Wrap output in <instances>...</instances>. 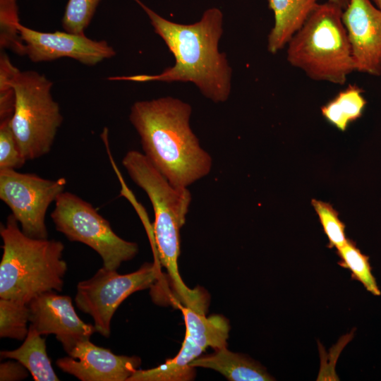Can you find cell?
<instances>
[{"label": "cell", "mask_w": 381, "mask_h": 381, "mask_svg": "<svg viewBox=\"0 0 381 381\" xmlns=\"http://www.w3.org/2000/svg\"><path fill=\"white\" fill-rule=\"evenodd\" d=\"M186 325V334L205 350L207 347L214 350L226 347L229 337V320L221 315L206 317L190 308L181 306Z\"/></svg>", "instance_id": "obj_18"}, {"label": "cell", "mask_w": 381, "mask_h": 381, "mask_svg": "<svg viewBox=\"0 0 381 381\" xmlns=\"http://www.w3.org/2000/svg\"><path fill=\"white\" fill-rule=\"evenodd\" d=\"M205 350L185 334L181 350L173 358L147 370H137L128 381H190L195 379V368L190 363Z\"/></svg>", "instance_id": "obj_16"}, {"label": "cell", "mask_w": 381, "mask_h": 381, "mask_svg": "<svg viewBox=\"0 0 381 381\" xmlns=\"http://www.w3.org/2000/svg\"><path fill=\"white\" fill-rule=\"evenodd\" d=\"M312 205L328 238V247L337 249L342 247L348 239L345 234V225L339 219V213L327 202L312 200Z\"/></svg>", "instance_id": "obj_24"}, {"label": "cell", "mask_w": 381, "mask_h": 381, "mask_svg": "<svg viewBox=\"0 0 381 381\" xmlns=\"http://www.w3.org/2000/svg\"><path fill=\"white\" fill-rule=\"evenodd\" d=\"M159 275V266L155 262L145 263L126 274L102 267L77 284L75 305L92 317L96 331L108 338L111 318L119 305L134 292L150 287Z\"/></svg>", "instance_id": "obj_8"}, {"label": "cell", "mask_w": 381, "mask_h": 381, "mask_svg": "<svg viewBox=\"0 0 381 381\" xmlns=\"http://www.w3.org/2000/svg\"><path fill=\"white\" fill-rule=\"evenodd\" d=\"M342 21L351 45L355 71L381 75V9L370 0H349Z\"/></svg>", "instance_id": "obj_12"}, {"label": "cell", "mask_w": 381, "mask_h": 381, "mask_svg": "<svg viewBox=\"0 0 381 381\" xmlns=\"http://www.w3.org/2000/svg\"><path fill=\"white\" fill-rule=\"evenodd\" d=\"M28 369L19 361H8L0 365V380H22L28 377Z\"/></svg>", "instance_id": "obj_27"}, {"label": "cell", "mask_w": 381, "mask_h": 381, "mask_svg": "<svg viewBox=\"0 0 381 381\" xmlns=\"http://www.w3.org/2000/svg\"><path fill=\"white\" fill-rule=\"evenodd\" d=\"M28 306L30 325L41 335H55L68 355L97 332L94 325L78 317L68 296L47 291L35 296Z\"/></svg>", "instance_id": "obj_11"}, {"label": "cell", "mask_w": 381, "mask_h": 381, "mask_svg": "<svg viewBox=\"0 0 381 381\" xmlns=\"http://www.w3.org/2000/svg\"><path fill=\"white\" fill-rule=\"evenodd\" d=\"M56 365L82 381H128L141 364L139 357L116 355L90 339L78 344Z\"/></svg>", "instance_id": "obj_13"}, {"label": "cell", "mask_w": 381, "mask_h": 381, "mask_svg": "<svg viewBox=\"0 0 381 381\" xmlns=\"http://www.w3.org/2000/svg\"><path fill=\"white\" fill-rule=\"evenodd\" d=\"M52 85L44 75L35 71L18 69L13 77L11 128L27 161L49 152L62 123L60 107L51 94Z\"/></svg>", "instance_id": "obj_6"}, {"label": "cell", "mask_w": 381, "mask_h": 381, "mask_svg": "<svg viewBox=\"0 0 381 381\" xmlns=\"http://www.w3.org/2000/svg\"><path fill=\"white\" fill-rule=\"evenodd\" d=\"M0 234V298L28 304L42 293L62 291L67 271L62 242L27 236L12 214L1 225Z\"/></svg>", "instance_id": "obj_3"}, {"label": "cell", "mask_w": 381, "mask_h": 381, "mask_svg": "<svg viewBox=\"0 0 381 381\" xmlns=\"http://www.w3.org/2000/svg\"><path fill=\"white\" fill-rule=\"evenodd\" d=\"M30 308L28 303L0 298V337L24 340L28 333Z\"/></svg>", "instance_id": "obj_21"}, {"label": "cell", "mask_w": 381, "mask_h": 381, "mask_svg": "<svg viewBox=\"0 0 381 381\" xmlns=\"http://www.w3.org/2000/svg\"><path fill=\"white\" fill-rule=\"evenodd\" d=\"M340 258L338 264L351 272V278L361 282L366 290L374 296H380L381 292L372 274V268L368 256L364 255L351 240L337 249Z\"/></svg>", "instance_id": "obj_20"}, {"label": "cell", "mask_w": 381, "mask_h": 381, "mask_svg": "<svg viewBox=\"0 0 381 381\" xmlns=\"http://www.w3.org/2000/svg\"><path fill=\"white\" fill-rule=\"evenodd\" d=\"M54 202L51 218L56 230L69 241L95 250L104 267L116 270L137 255L138 244L119 237L90 203L67 191L61 193Z\"/></svg>", "instance_id": "obj_7"}, {"label": "cell", "mask_w": 381, "mask_h": 381, "mask_svg": "<svg viewBox=\"0 0 381 381\" xmlns=\"http://www.w3.org/2000/svg\"><path fill=\"white\" fill-rule=\"evenodd\" d=\"M11 120L0 122V169H17L27 162L13 132Z\"/></svg>", "instance_id": "obj_26"}, {"label": "cell", "mask_w": 381, "mask_h": 381, "mask_svg": "<svg viewBox=\"0 0 381 381\" xmlns=\"http://www.w3.org/2000/svg\"><path fill=\"white\" fill-rule=\"evenodd\" d=\"M191 112L188 103L165 97L135 102L129 115L144 155L178 188L206 176L212 166L190 126Z\"/></svg>", "instance_id": "obj_2"}, {"label": "cell", "mask_w": 381, "mask_h": 381, "mask_svg": "<svg viewBox=\"0 0 381 381\" xmlns=\"http://www.w3.org/2000/svg\"><path fill=\"white\" fill-rule=\"evenodd\" d=\"M148 16L155 32L175 57V64L157 75L112 76L109 80L133 82H191L214 102H224L231 92V69L218 44L222 34L223 13L207 9L193 24L176 23L162 17L140 0H134Z\"/></svg>", "instance_id": "obj_1"}, {"label": "cell", "mask_w": 381, "mask_h": 381, "mask_svg": "<svg viewBox=\"0 0 381 381\" xmlns=\"http://www.w3.org/2000/svg\"><path fill=\"white\" fill-rule=\"evenodd\" d=\"M328 1L336 4L344 10L349 4V0H327Z\"/></svg>", "instance_id": "obj_28"}, {"label": "cell", "mask_w": 381, "mask_h": 381, "mask_svg": "<svg viewBox=\"0 0 381 381\" xmlns=\"http://www.w3.org/2000/svg\"><path fill=\"white\" fill-rule=\"evenodd\" d=\"M66 179L42 178L16 169H0V199L27 236L47 238L45 216L49 205L64 191Z\"/></svg>", "instance_id": "obj_9"}, {"label": "cell", "mask_w": 381, "mask_h": 381, "mask_svg": "<svg viewBox=\"0 0 381 381\" xmlns=\"http://www.w3.org/2000/svg\"><path fill=\"white\" fill-rule=\"evenodd\" d=\"M20 23L16 0H0V47L25 55V46L18 25Z\"/></svg>", "instance_id": "obj_22"}, {"label": "cell", "mask_w": 381, "mask_h": 381, "mask_svg": "<svg viewBox=\"0 0 381 381\" xmlns=\"http://www.w3.org/2000/svg\"><path fill=\"white\" fill-rule=\"evenodd\" d=\"M18 29L25 46V55L33 62L68 57L84 65L95 66L116 54L106 41L93 40L85 34L66 31L44 32L25 27L20 23Z\"/></svg>", "instance_id": "obj_10"}, {"label": "cell", "mask_w": 381, "mask_h": 381, "mask_svg": "<svg viewBox=\"0 0 381 381\" xmlns=\"http://www.w3.org/2000/svg\"><path fill=\"white\" fill-rule=\"evenodd\" d=\"M342 12L328 1L319 4L286 44L288 62L314 80L344 85L355 71Z\"/></svg>", "instance_id": "obj_4"}, {"label": "cell", "mask_w": 381, "mask_h": 381, "mask_svg": "<svg viewBox=\"0 0 381 381\" xmlns=\"http://www.w3.org/2000/svg\"><path fill=\"white\" fill-rule=\"evenodd\" d=\"M274 24L267 40V49L276 54L283 49L316 8L318 0H267Z\"/></svg>", "instance_id": "obj_14"}, {"label": "cell", "mask_w": 381, "mask_h": 381, "mask_svg": "<svg viewBox=\"0 0 381 381\" xmlns=\"http://www.w3.org/2000/svg\"><path fill=\"white\" fill-rule=\"evenodd\" d=\"M31 325L22 345L14 350L1 351V357L19 361L35 381H59L47 353L45 339Z\"/></svg>", "instance_id": "obj_17"}, {"label": "cell", "mask_w": 381, "mask_h": 381, "mask_svg": "<svg viewBox=\"0 0 381 381\" xmlns=\"http://www.w3.org/2000/svg\"><path fill=\"white\" fill-rule=\"evenodd\" d=\"M365 104L362 89L350 85L324 105L321 112L329 123L344 131L350 123L362 116Z\"/></svg>", "instance_id": "obj_19"}, {"label": "cell", "mask_w": 381, "mask_h": 381, "mask_svg": "<svg viewBox=\"0 0 381 381\" xmlns=\"http://www.w3.org/2000/svg\"><path fill=\"white\" fill-rule=\"evenodd\" d=\"M194 368L212 369L230 381H271L274 380L258 362L248 356L234 353L226 346L214 352L200 356L190 363Z\"/></svg>", "instance_id": "obj_15"}, {"label": "cell", "mask_w": 381, "mask_h": 381, "mask_svg": "<svg viewBox=\"0 0 381 381\" xmlns=\"http://www.w3.org/2000/svg\"><path fill=\"white\" fill-rule=\"evenodd\" d=\"M375 6L381 9V0H370Z\"/></svg>", "instance_id": "obj_29"}, {"label": "cell", "mask_w": 381, "mask_h": 381, "mask_svg": "<svg viewBox=\"0 0 381 381\" xmlns=\"http://www.w3.org/2000/svg\"><path fill=\"white\" fill-rule=\"evenodd\" d=\"M122 164L132 181L147 194L155 214L153 241L159 263L169 275L179 274L180 229L191 202L188 188H178L137 150H129Z\"/></svg>", "instance_id": "obj_5"}, {"label": "cell", "mask_w": 381, "mask_h": 381, "mask_svg": "<svg viewBox=\"0 0 381 381\" xmlns=\"http://www.w3.org/2000/svg\"><path fill=\"white\" fill-rule=\"evenodd\" d=\"M18 68L5 52L0 54V121L11 119L15 107L13 79Z\"/></svg>", "instance_id": "obj_25"}, {"label": "cell", "mask_w": 381, "mask_h": 381, "mask_svg": "<svg viewBox=\"0 0 381 381\" xmlns=\"http://www.w3.org/2000/svg\"><path fill=\"white\" fill-rule=\"evenodd\" d=\"M102 0H68L66 6L62 26L65 31L84 34L97 6Z\"/></svg>", "instance_id": "obj_23"}]
</instances>
